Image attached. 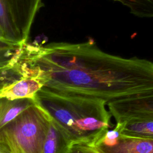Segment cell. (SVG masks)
<instances>
[{
    "label": "cell",
    "mask_w": 153,
    "mask_h": 153,
    "mask_svg": "<svg viewBox=\"0 0 153 153\" xmlns=\"http://www.w3.org/2000/svg\"><path fill=\"white\" fill-rule=\"evenodd\" d=\"M22 77L50 91L111 102L153 91V62L100 49L92 38L79 43L22 44L13 62Z\"/></svg>",
    "instance_id": "1"
},
{
    "label": "cell",
    "mask_w": 153,
    "mask_h": 153,
    "mask_svg": "<svg viewBox=\"0 0 153 153\" xmlns=\"http://www.w3.org/2000/svg\"><path fill=\"white\" fill-rule=\"evenodd\" d=\"M34 100L56 122L71 143L96 145L113 127L112 115L102 100L67 95L42 88Z\"/></svg>",
    "instance_id": "2"
},
{
    "label": "cell",
    "mask_w": 153,
    "mask_h": 153,
    "mask_svg": "<svg viewBox=\"0 0 153 153\" xmlns=\"http://www.w3.org/2000/svg\"><path fill=\"white\" fill-rule=\"evenodd\" d=\"M50 117L36 103L0 129L3 153H42Z\"/></svg>",
    "instance_id": "3"
},
{
    "label": "cell",
    "mask_w": 153,
    "mask_h": 153,
    "mask_svg": "<svg viewBox=\"0 0 153 153\" xmlns=\"http://www.w3.org/2000/svg\"><path fill=\"white\" fill-rule=\"evenodd\" d=\"M107 106L116 123L133 120H153V91L111 102Z\"/></svg>",
    "instance_id": "4"
},
{
    "label": "cell",
    "mask_w": 153,
    "mask_h": 153,
    "mask_svg": "<svg viewBox=\"0 0 153 153\" xmlns=\"http://www.w3.org/2000/svg\"><path fill=\"white\" fill-rule=\"evenodd\" d=\"M96 145L106 153H153V139L122 136L115 127L108 130Z\"/></svg>",
    "instance_id": "5"
},
{
    "label": "cell",
    "mask_w": 153,
    "mask_h": 153,
    "mask_svg": "<svg viewBox=\"0 0 153 153\" xmlns=\"http://www.w3.org/2000/svg\"><path fill=\"white\" fill-rule=\"evenodd\" d=\"M14 23L24 42L28 40L36 14L42 7V0H7Z\"/></svg>",
    "instance_id": "6"
},
{
    "label": "cell",
    "mask_w": 153,
    "mask_h": 153,
    "mask_svg": "<svg viewBox=\"0 0 153 153\" xmlns=\"http://www.w3.org/2000/svg\"><path fill=\"white\" fill-rule=\"evenodd\" d=\"M43 87L41 82L35 78L22 77L0 88V98L10 100L32 99Z\"/></svg>",
    "instance_id": "7"
},
{
    "label": "cell",
    "mask_w": 153,
    "mask_h": 153,
    "mask_svg": "<svg viewBox=\"0 0 153 153\" xmlns=\"http://www.w3.org/2000/svg\"><path fill=\"white\" fill-rule=\"evenodd\" d=\"M71 142L51 118L42 146V153H68Z\"/></svg>",
    "instance_id": "8"
},
{
    "label": "cell",
    "mask_w": 153,
    "mask_h": 153,
    "mask_svg": "<svg viewBox=\"0 0 153 153\" xmlns=\"http://www.w3.org/2000/svg\"><path fill=\"white\" fill-rule=\"evenodd\" d=\"M121 135L153 139L152 120H133L116 123Z\"/></svg>",
    "instance_id": "9"
},
{
    "label": "cell",
    "mask_w": 153,
    "mask_h": 153,
    "mask_svg": "<svg viewBox=\"0 0 153 153\" xmlns=\"http://www.w3.org/2000/svg\"><path fill=\"white\" fill-rule=\"evenodd\" d=\"M35 103L32 99L10 100L0 98V129L27 108Z\"/></svg>",
    "instance_id": "10"
},
{
    "label": "cell",
    "mask_w": 153,
    "mask_h": 153,
    "mask_svg": "<svg viewBox=\"0 0 153 153\" xmlns=\"http://www.w3.org/2000/svg\"><path fill=\"white\" fill-rule=\"evenodd\" d=\"M0 29L5 39L16 42H25L14 23L7 0H0Z\"/></svg>",
    "instance_id": "11"
},
{
    "label": "cell",
    "mask_w": 153,
    "mask_h": 153,
    "mask_svg": "<svg viewBox=\"0 0 153 153\" xmlns=\"http://www.w3.org/2000/svg\"><path fill=\"white\" fill-rule=\"evenodd\" d=\"M127 7L139 17L153 18V0H112Z\"/></svg>",
    "instance_id": "12"
},
{
    "label": "cell",
    "mask_w": 153,
    "mask_h": 153,
    "mask_svg": "<svg viewBox=\"0 0 153 153\" xmlns=\"http://www.w3.org/2000/svg\"><path fill=\"white\" fill-rule=\"evenodd\" d=\"M22 44L0 39V70L11 66V63Z\"/></svg>",
    "instance_id": "13"
},
{
    "label": "cell",
    "mask_w": 153,
    "mask_h": 153,
    "mask_svg": "<svg viewBox=\"0 0 153 153\" xmlns=\"http://www.w3.org/2000/svg\"><path fill=\"white\" fill-rule=\"evenodd\" d=\"M68 153H106L98 146L87 142L72 143Z\"/></svg>",
    "instance_id": "14"
},
{
    "label": "cell",
    "mask_w": 153,
    "mask_h": 153,
    "mask_svg": "<svg viewBox=\"0 0 153 153\" xmlns=\"http://www.w3.org/2000/svg\"><path fill=\"white\" fill-rule=\"evenodd\" d=\"M22 76L13 66H8L0 70V88L3 86L17 81Z\"/></svg>",
    "instance_id": "15"
},
{
    "label": "cell",
    "mask_w": 153,
    "mask_h": 153,
    "mask_svg": "<svg viewBox=\"0 0 153 153\" xmlns=\"http://www.w3.org/2000/svg\"><path fill=\"white\" fill-rule=\"evenodd\" d=\"M0 39H4V37H3V35H2V33L1 30V29H0Z\"/></svg>",
    "instance_id": "16"
},
{
    "label": "cell",
    "mask_w": 153,
    "mask_h": 153,
    "mask_svg": "<svg viewBox=\"0 0 153 153\" xmlns=\"http://www.w3.org/2000/svg\"><path fill=\"white\" fill-rule=\"evenodd\" d=\"M0 153H3V152H2V151H0Z\"/></svg>",
    "instance_id": "17"
}]
</instances>
